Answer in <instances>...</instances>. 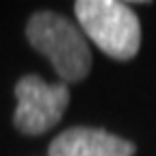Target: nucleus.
Wrapping results in <instances>:
<instances>
[{
	"label": "nucleus",
	"instance_id": "nucleus-1",
	"mask_svg": "<svg viewBox=\"0 0 156 156\" xmlns=\"http://www.w3.org/2000/svg\"><path fill=\"white\" fill-rule=\"evenodd\" d=\"M74 11L85 35L104 54L117 61L136 56L141 48V24L130 5L117 0H78Z\"/></svg>",
	"mask_w": 156,
	"mask_h": 156
},
{
	"label": "nucleus",
	"instance_id": "nucleus-2",
	"mask_svg": "<svg viewBox=\"0 0 156 156\" xmlns=\"http://www.w3.org/2000/svg\"><path fill=\"white\" fill-rule=\"evenodd\" d=\"M26 37L35 50H39L56 74L67 83H78L91 69V50L85 44L83 33L63 15L41 11L28 20Z\"/></svg>",
	"mask_w": 156,
	"mask_h": 156
},
{
	"label": "nucleus",
	"instance_id": "nucleus-3",
	"mask_svg": "<svg viewBox=\"0 0 156 156\" xmlns=\"http://www.w3.org/2000/svg\"><path fill=\"white\" fill-rule=\"evenodd\" d=\"M17 108L13 124L24 134H41L61 122L69 104V91L63 83L48 85L39 76L28 74L15 85Z\"/></svg>",
	"mask_w": 156,
	"mask_h": 156
},
{
	"label": "nucleus",
	"instance_id": "nucleus-4",
	"mask_svg": "<svg viewBox=\"0 0 156 156\" xmlns=\"http://www.w3.org/2000/svg\"><path fill=\"white\" fill-rule=\"evenodd\" d=\"M134 143L98 128H69L50 143V156H132Z\"/></svg>",
	"mask_w": 156,
	"mask_h": 156
}]
</instances>
